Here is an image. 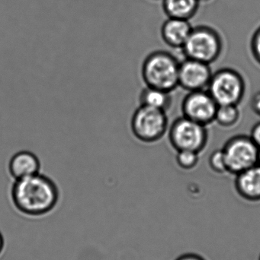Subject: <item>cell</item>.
<instances>
[{
    "label": "cell",
    "mask_w": 260,
    "mask_h": 260,
    "mask_svg": "<svg viewBox=\"0 0 260 260\" xmlns=\"http://www.w3.org/2000/svg\"><path fill=\"white\" fill-rule=\"evenodd\" d=\"M163 9L167 18L189 20L193 18L200 6L199 0H162Z\"/></svg>",
    "instance_id": "obj_13"
},
{
    "label": "cell",
    "mask_w": 260,
    "mask_h": 260,
    "mask_svg": "<svg viewBox=\"0 0 260 260\" xmlns=\"http://www.w3.org/2000/svg\"><path fill=\"white\" fill-rule=\"evenodd\" d=\"M250 107L252 111L256 115L260 117V91H257L254 95L252 97L250 102Z\"/></svg>",
    "instance_id": "obj_20"
},
{
    "label": "cell",
    "mask_w": 260,
    "mask_h": 260,
    "mask_svg": "<svg viewBox=\"0 0 260 260\" xmlns=\"http://www.w3.org/2000/svg\"><path fill=\"white\" fill-rule=\"evenodd\" d=\"M258 260H260V255H259V259H258Z\"/></svg>",
    "instance_id": "obj_25"
},
{
    "label": "cell",
    "mask_w": 260,
    "mask_h": 260,
    "mask_svg": "<svg viewBox=\"0 0 260 260\" xmlns=\"http://www.w3.org/2000/svg\"><path fill=\"white\" fill-rule=\"evenodd\" d=\"M182 50L185 57L211 65L222 54L224 41L219 32L214 27L209 25L195 26Z\"/></svg>",
    "instance_id": "obj_3"
},
{
    "label": "cell",
    "mask_w": 260,
    "mask_h": 260,
    "mask_svg": "<svg viewBox=\"0 0 260 260\" xmlns=\"http://www.w3.org/2000/svg\"><path fill=\"white\" fill-rule=\"evenodd\" d=\"M171 93L157 88L145 86L139 94L140 105L166 111L172 105Z\"/></svg>",
    "instance_id": "obj_14"
},
{
    "label": "cell",
    "mask_w": 260,
    "mask_h": 260,
    "mask_svg": "<svg viewBox=\"0 0 260 260\" xmlns=\"http://www.w3.org/2000/svg\"><path fill=\"white\" fill-rule=\"evenodd\" d=\"M222 150L228 174L239 173L258 164L259 148L250 136L238 135L229 139Z\"/></svg>",
    "instance_id": "obj_7"
},
{
    "label": "cell",
    "mask_w": 260,
    "mask_h": 260,
    "mask_svg": "<svg viewBox=\"0 0 260 260\" xmlns=\"http://www.w3.org/2000/svg\"><path fill=\"white\" fill-rule=\"evenodd\" d=\"M174 260H207L204 256L196 253H186L180 255Z\"/></svg>",
    "instance_id": "obj_21"
},
{
    "label": "cell",
    "mask_w": 260,
    "mask_h": 260,
    "mask_svg": "<svg viewBox=\"0 0 260 260\" xmlns=\"http://www.w3.org/2000/svg\"><path fill=\"white\" fill-rule=\"evenodd\" d=\"M193 26L189 20L167 18L160 29L163 42L174 49H181L187 41Z\"/></svg>",
    "instance_id": "obj_12"
},
{
    "label": "cell",
    "mask_w": 260,
    "mask_h": 260,
    "mask_svg": "<svg viewBox=\"0 0 260 260\" xmlns=\"http://www.w3.org/2000/svg\"><path fill=\"white\" fill-rule=\"evenodd\" d=\"M250 47L253 59L260 66V25L252 35Z\"/></svg>",
    "instance_id": "obj_18"
},
{
    "label": "cell",
    "mask_w": 260,
    "mask_h": 260,
    "mask_svg": "<svg viewBox=\"0 0 260 260\" xmlns=\"http://www.w3.org/2000/svg\"><path fill=\"white\" fill-rule=\"evenodd\" d=\"M209 166L214 173L220 175L228 174L222 150L217 149L209 157Z\"/></svg>",
    "instance_id": "obj_17"
},
{
    "label": "cell",
    "mask_w": 260,
    "mask_h": 260,
    "mask_svg": "<svg viewBox=\"0 0 260 260\" xmlns=\"http://www.w3.org/2000/svg\"><path fill=\"white\" fill-rule=\"evenodd\" d=\"M250 139L256 144V146L260 149V121L256 123L254 126L252 127L250 131Z\"/></svg>",
    "instance_id": "obj_19"
},
{
    "label": "cell",
    "mask_w": 260,
    "mask_h": 260,
    "mask_svg": "<svg viewBox=\"0 0 260 260\" xmlns=\"http://www.w3.org/2000/svg\"><path fill=\"white\" fill-rule=\"evenodd\" d=\"M207 91L218 105L239 106L246 94L245 80L234 69H220L213 73Z\"/></svg>",
    "instance_id": "obj_4"
},
{
    "label": "cell",
    "mask_w": 260,
    "mask_h": 260,
    "mask_svg": "<svg viewBox=\"0 0 260 260\" xmlns=\"http://www.w3.org/2000/svg\"><path fill=\"white\" fill-rule=\"evenodd\" d=\"M10 198L18 213L35 219L50 215L57 208L61 191L53 179L39 173L14 180Z\"/></svg>",
    "instance_id": "obj_1"
},
{
    "label": "cell",
    "mask_w": 260,
    "mask_h": 260,
    "mask_svg": "<svg viewBox=\"0 0 260 260\" xmlns=\"http://www.w3.org/2000/svg\"><path fill=\"white\" fill-rule=\"evenodd\" d=\"M8 168L14 180H21L41 173V160L35 153L24 150L12 156Z\"/></svg>",
    "instance_id": "obj_11"
},
{
    "label": "cell",
    "mask_w": 260,
    "mask_h": 260,
    "mask_svg": "<svg viewBox=\"0 0 260 260\" xmlns=\"http://www.w3.org/2000/svg\"><path fill=\"white\" fill-rule=\"evenodd\" d=\"M199 158V153L183 150V151H177L176 162L181 169L190 171L198 165Z\"/></svg>",
    "instance_id": "obj_16"
},
{
    "label": "cell",
    "mask_w": 260,
    "mask_h": 260,
    "mask_svg": "<svg viewBox=\"0 0 260 260\" xmlns=\"http://www.w3.org/2000/svg\"><path fill=\"white\" fill-rule=\"evenodd\" d=\"M218 108V104L207 90L188 92L181 105L183 117L206 126L215 122Z\"/></svg>",
    "instance_id": "obj_8"
},
{
    "label": "cell",
    "mask_w": 260,
    "mask_h": 260,
    "mask_svg": "<svg viewBox=\"0 0 260 260\" xmlns=\"http://www.w3.org/2000/svg\"><path fill=\"white\" fill-rule=\"evenodd\" d=\"M200 3H206V2H210L212 0H199Z\"/></svg>",
    "instance_id": "obj_23"
},
{
    "label": "cell",
    "mask_w": 260,
    "mask_h": 260,
    "mask_svg": "<svg viewBox=\"0 0 260 260\" xmlns=\"http://www.w3.org/2000/svg\"><path fill=\"white\" fill-rule=\"evenodd\" d=\"M235 188L238 195L250 203L260 202V165L259 164L237 174Z\"/></svg>",
    "instance_id": "obj_10"
},
{
    "label": "cell",
    "mask_w": 260,
    "mask_h": 260,
    "mask_svg": "<svg viewBox=\"0 0 260 260\" xmlns=\"http://www.w3.org/2000/svg\"><path fill=\"white\" fill-rule=\"evenodd\" d=\"M169 143L178 151H196L201 153L209 141V133L206 126L192 121L182 116L168 129Z\"/></svg>",
    "instance_id": "obj_6"
},
{
    "label": "cell",
    "mask_w": 260,
    "mask_h": 260,
    "mask_svg": "<svg viewBox=\"0 0 260 260\" xmlns=\"http://www.w3.org/2000/svg\"><path fill=\"white\" fill-rule=\"evenodd\" d=\"M169 129L166 112L140 105L131 120L133 136L143 143L152 144L160 141Z\"/></svg>",
    "instance_id": "obj_5"
},
{
    "label": "cell",
    "mask_w": 260,
    "mask_h": 260,
    "mask_svg": "<svg viewBox=\"0 0 260 260\" xmlns=\"http://www.w3.org/2000/svg\"><path fill=\"white\" fill-rule=\"evenodd\" d=\"M241 117L238 105H218L214 123L224 129H230L239 123Z\"/></svg>",
    "instance_id": "obj_15"
},
{
    "label": "cell",
    "mask_w": 260,
    "mask_h": 260,
    "mask_svg": "<svg viewBox=\"0 0 260 260\" xmlns=\"http://www.w3.org/2000/svg\"><path fill=\"white\" fill-rule=\"evenodd\" d=\"M258 164L260 165V149L259 151V156H258Z\"/></svg>",
    "instance_id": "obj_24"
},
{
    "label": "cell",
    "mask_w": 260,
    "mask_h": 260,
    "mask_svg": "<svg viewBox=\"0 0 260 260\" xmlns=\"http://www.w3.org/2000/svg\"><path fill=\"white\" fill-rule=\"evenodd\" d=\"M5 239L4 237H3V234L0 232V256L3 254V251H4L5 249Z\"/></svg>",
    "instance_id": "obj_22"
},
{
    "label": "cell",
    "mask_w": 260,
    "mask_h": 260,
    "mask_svg": "<svg viewBox=\"0 0 260 260\" xmlns=\"http://www.w3.org/2000/svg\"><path fill=\"white\" fill-rule=\"evenodd\" d=\"M212 75L209 64L186 58L180 62L179 86L188 92L207 90Z\"/></svg>",
    "instance_id": "obj_9"
},
{
    "label": "cell",
    "mask_w": 260,
    "mask_h": 260,
    "mask_svg": "<svg viewBox=\"0 0 260 260\" xmlns=\"http://www.w3.org/2000/svg\"><path fill=\"white\" fill-rule=\"evenodd\" d=\"M178 59L164 50L148 54L141 67V77L145 86L172 92L179 87Z\"/></svg>",
    "instance_id": "obj_2"
}]
</instances>
